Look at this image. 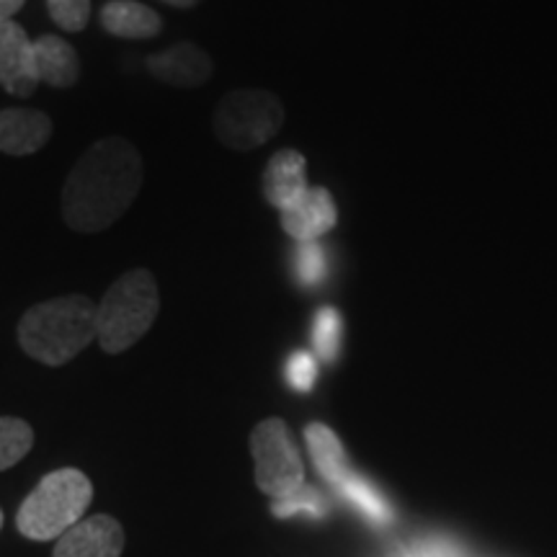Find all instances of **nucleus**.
<instances>
[{
	"instance_id": "f257e3e1",
	"label": "nucleus",
	"mask_w": 557,
	"mask_h": 557,
	"mask_svg": "<svg viewBox=\"0 0 557 557\" xmlns=\"http://www.w3.org/2000/svg\"><path fill=\"white\" fill-rule=\"evenodd\" d=\"M143 189V156L124 137L90 145L62 189V218L75 233L114 225Z\"/></svg>"
},
{
	"instance_id": "f03ea898",
	"label": "nucleus",
	"mask_w": 557,
	"mask_h": 557,
	"mask_svg": "<svg viewBox=\"0 0 557 557\" xmlns=\"http://www.w3.org/2000/svg\"><path fill=\"white\" fill-rule=\"evenodd\" d=\"M99 336V305L67 295L34 305L18 323V344L39 364L62 367Z\"/></svg>"
},
{
	"instance_id": "7ed1b4c3",
	"label": "nucleus",
	"mask_w": 557,
	"mask_h": 557,
	"mask_svg": "<svg viewBox=\"0 0 557 557\" xmlns=\"http://www.w3.org/2000/svg\"><path fill=\"white\" fill-rule=\"evenodd\" d=\"M94 500V483L75 468L54 470L39 480L24 504L18 506L16 527L26 540H60L88 511Z\"/></svg>"
},
{
	"instance_id": "20e7f679",
	"label": "nucleus",
	"mask_w": 557,
	"mask_h": 557,
	"mask_svg": "<svg viewBox=\"0 0 557 557\" xmlns=\"http://www.w3.org/2000/svg\"><path fill=\"white\" fill-rule=\"evenodd\" d=\"M160 292L148 269H135L111 284L99 305V341L107 354H124L152 329Z\"/></svg>"
},
{
	"instance_id": "39448f33",
	"label": "nucleus",
	"mask_w": 557,
	"mask_h": 557,
	"mask_svg": "<svg viewBox=\"0 0 557 557\" xmlns=\"http://www.w3.org/2000/svg\"><path fill=\"white\" fill-rule=\"evenodd\" d=\"M284 109L267 90H235L220 103L214 132L233 150H256L282 129Z\"/></svg>"
},
{
	"instance_id": "423d86ee",
	"label": "nucleus",
	"mask_w": 557,
	"mask_h": 557,
	"mask_svg": "<svg viewBox=\"0 0 557 557\" xmlns=\"http://www.w3.org/2000/svg\"><path fill=\"white\" fill-rule=\"evenodd\" d=\"M250 455L256 462V485L274 500L287 498L305 485L302 455L282 418H267L253 429Z\"/></svg>"
},
{
	"instance_id": "0eeeda50",
	"label": "nucleus",
	"mask_w": 557,
	"mask_h": 557,
	"mask_svg": "<svg viewBox=\"0 0 557 557\" xmlns=\"http://www.w3.org/2000/svg\"><path fill=\"white\" fill-rule=\"evenodd\" d=\"M124 529L109 513L81 519L54 545L52 557H122Z\"/></svg>"
},
{
	"instance_id": "6e6552de",
	"label": "nucleus",
	"mask_w": 557,
	"mask_h": 557,
	"mask_svg": "<svg viewBox=\"0 0 557 557\" xmlns=\"http://www.w3.org/2000/svg\"><path fill=\"white\" fill-rule=\"evenodd\" d=\"M0 86L13 96H32L39 86L34 41L16 21H0Z\"/></svg>"
},
{
	"instance_id": "1a4fd4ad",
	"label": "nucleus",
	"mask_w": 557,
	"mask_h": 557,
	"mask_svg": "<svg viewBox=\"0 0 557 557\" xmlns=\"http://www.w3.org/2000/svg\"><path fill=\"white\" fill-rule=\"evenodd\" d=\"M338 212L333 205L329 189L310 186L308 194L282 212V227L289 238L299 240H320L336 227Z\"/></svg>"
},
{
	"instance_id": "9d476101",
	"label": "nucleus",
	"mask_w": 557,
	"mask_h": 557,
	"mask_svg": "<svg viewBox=\"0 0 557 557\" xmlns=\"http://www.w3.org/2000/svg\"><path fill=\"white\" fill-rule=\"evenodd\" d=\"M145 65H148L152 78L176 88L201 86V83H207L209 75H212V60H209V54L205 50H199L197 45H189V41L173 45L171 50L165 52L150 54Z\"/></svg>"
},
{
	"instance_id": "9b49d317",
	"label": "nucleus",
	"mask_w": 557,
	"mask_h": 557,
	"mask_svg": "<svg viewBox=\"0 0 557 557\" xmlns=\"http://www.w3.org/2000/svg\"><path fill=\"white\" fill-rule=\"evenodd\" d=\"M308 189V163H305L302 152H274V158L267 165V173H263V194H267L269 205L284 212V209L297 205Z\"/></svg>"
},
{
	"instance_id": "f8f14e48",
	"label": "nucleus",
	"mask_w": 557,
	"mask_h": 557,
	"mask_svg": "<svg viewBox=\"0 0 557 557\" xmlns=\"http://www.w3.org/2000/svg\"><path fill=\"white\" fill-rule=\"evenodd\" d=\"M52 135V122L37 109L0 111V152L5 156H32L45 148Z\"/></svg>"
},
{
	"instance_id": "ddd939ff",
	"label": "nucleus",
	"mask_w": 557,
	"mask_h": 557,
	"mask_svg": "<svg viewBox=\"0 0 557 557\" xmlns=\"http://www.w3.org/2000/svg\"><path fill=\"white\" fill-rule=\"evenodd\" d=\"M34 70H37L39 83L52 88H70L78 81L81 62L73 45L50 34L34 41Z\"/></svg>"
},
{
	"instance_id": "4468645a",
	"label": "nucleus",
	"mask_w": 557,
	"mask_h": 557,
	"mask_svg": "<svg viewBox=\"0 0 557 557\" xmlns=\"http://www.w3.org/2000/svg\"><path fill=\"white\" fill-rule=\"evenodd\" d=\"M101 24L122 39H152L163 29V18L137 0H109L101 9Z\"/></svg>"
},
{
	"instance_id": "2eb2a0df",
	"label": "nucleus",
	"mask_w": 557,
	"mask_h": 557,
	"mask_svg": "<svg viewBox=\"0 0 557 557\" xmlns=\"http://www.w3.org/2000/svg\"><path fill=\"white\" fill-rule=\"evenodd\" d=\"M305 442H308L312 462H315L320 478H323L325 483L336 487L341 480L351 472L344 444H341V438L333 434L325 423H310V426L305 429Z\"/></svg>"
},
{
	"instance_id": "dca6fc26",
	"label": "nucleus",
	"mask_w": 557,
	"mask_h": 557,
	"mask_svg": "<svg viewBox=\"0 0 557 557\" xmlns=\"http://www.w3.org/2000/svg\"><path fill=\"white\" fill-rule=\"evenodd\" d=\"M336 491L348 500V504L357 508L361 517H367L369 521H372V524L385 527L395 519L393 506L387 504L385 496H382V493L372 483H369V480L357 475L354 470L348 472L344 480H341V483L336 485Z\"/></svg>"
},
{
	"instance_id": "f3484780",
	"label": "nucleus",
	"mask_w": 557,
	"mask_h": 557,
	"mask_svg": "<svg viewBox=\"0 0 557 557\" xmlns=\"http://www.w3.org/2000/svg\"><path fill=\"white\" fill-rule=\"evenodd\" d=\"M34 447V429L21 418L0 416V472L18 465Z\"/></svg>"
},
{
	"instance_id": "a211bd4d",
	"label": "nucleus",
	"mask_w": 557,
	"mask_h": 557,
	"mask_svg": "<svg viewBox=\"0 0 557 557\" xmlns=\"http://www.w3.org/2000/svg\"><path fill=\"white\" fill-rule=\"evenodd\" d=\"M329 498L312 485H302L299 491L289 493L287 498H276L271 511L276 519H292V517H308V519H323L329 513Z\"/></svg>"
},
{
	"instance_id": "6ab92c4d",
	"label": "nucleus",
	"mask_w": 557,
	"mask_h": 557,
	"mask_svg": "<svg viewBox=\"0 0 557 557\" xmlns=\"http://www.w3.org/2000/svg\"><path fill=\"white\" fill-rule=\"evenodd\" d=\"M344 338V323L336 308H320L312 320V348L323 361H336Z\"/></svg>"
},
{
	"instance_id": "aec40b11",
	"label": "nucleus",
	"mask_w": 557,
	"mask_h": 557,
	"mask_svg": "<svg viewBox=\"0 0 557 557\" xmlns=\"http://www.w3.org/2000/svg\"><path fill=\"white\" fill-rule=\"evenodd\" d=\"M295 274L305 287H318L329 274V259L318 240H299L295 250Z\"/></svg>"
},
{
	"instance_id": "412c9836",
	"label": "nucleus",
	"mask_w": 557,
	"mask_h": 557,
	"mask_svg": "<svg viewBox=\"0 0 557 557\" xmlns=\"http://www.w3.org/2000/svg\"><path fill=\"white\" fill-rule=\"evenodd\" d=\"M47 9L62 32H83L90 18V0H47Z\"/></svg>"
},
{
	"instance_id": "4be33fe9",
	"label": "nucleus",
	"mask_w": 557,
	"mask_h": 557,
	"mask_svg": "<svg viewBox=\"0 0 557 557\" xmlns=\"http://www.w3.org/2000/svg\"><path fill=\"white\" fill-rule=\"evenodd\" d=\"M318 380V361L310 351H295L287 359V382L297 393H310Z\"/></svg>"
},
{
	"instance_id": "5701e85b",
	"label": "nucleus",
	"mask_w": 557,
	"mask_h": 557,
	"mask_svg": "<svg viewBox=\"0 0 557 557\" xmlns=\"http://www.w3.org/2000/svg\"><path fill=\"white\" fill-rule=\"evenodd\" d=\"M421 557H459L455 549L447 547V545H438V542H431L421 549Z\"/></svg>"
},
{
	"instance_id": "b1692460",
	"label": "nucleus",
	"mask_w": 557,
	"mask_h": 557,
	"mask_svg": "<svg viewBox=\"0 0 557 557\" xmlns=\"http://www.w3.org/2000/svg\"><path fill=\"white\" fill-rule=\"evenodd\" d=\"M24 3L26 0H0V21L13 18V13H16Z\"/></svg>"
},
{
	"instance_id": "393cba45",
	"label": "nucleus",
	"mask_w": 557,
	"mask_h": 557,
	"mask_svg": "<svg viewBox=\"0 0 557 557\" xmlns=\"http://www.w3.org/2000/svg\"><path fill=\"white\" fill-rule=\"evenodd\" d=\"M163 3L176 5V9H191V5L197 3V0H163Z\"/></svg>"
},
{
	"instance_id": "a878e982",
	"label": "nucleus",
	"mask_w": 557,
	"mask_h": 557,
	"mask_svg": "<svg viewBox=\"0 0 557 557\" xmlns=\"http://www.w3.org/2000/svg\"><path fill=\"white\" fill-rule=\"evenodd\" d=\"M389 557H413V555H408L400 545H393V549H389Z\"/></svg>"
},
{
	"instance_id": "bb28decb",
	"label": "nucleus",
	"mask_w": 557,
	"mask_h": 557,
	"mask_svg": "<svg viewBox=\"0 0 557 557\" xmlns=\"http://www.w3.org/2000/svg\"><path fill=\"white\" fill-rule=\"evenodd\" d=\"M0 529H3V511H0Z\"/></svg>"
}]
</instances>
